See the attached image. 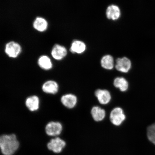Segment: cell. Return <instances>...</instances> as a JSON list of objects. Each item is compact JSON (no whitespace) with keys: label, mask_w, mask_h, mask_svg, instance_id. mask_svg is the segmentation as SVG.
<instances>
[{"label":"cell","mask_w":155,"mask_h":155,"mask_svg":"<svg viewBox=\"0 0 155 155\" xmlns=\"http://www.w3.org/2000/svg\"><path fill=\"white\" fill-rule=\"evenodd\" d=\"M19 146V141L15 134L3 135L0 137V146L3 155L14 154Z\"/></svg>","instance_id":"6da1fadb"},{"label":"cell","mask_w":155,"mask_h":155,"mask_svg":"<svg viewBox=\"0 0 155 155\" xmlns=\"http://www.w3.org/2000/svg\"><path fill=\"white\" fill-rule=\"evenodd\" d=\"M126 116L120 107H116L112 110L110 115V120L114 125H120L125 121Z\"/></svg>","instance_id":"7a4b0ae2"},{"label":"cell","mask_w":155,"mask_h":155,"mask_svg":"<svg viewBox=\"0 0 155 155\" xmlns=\"http://www.w3.org/2000/svg\"><path fill=\"white\" fill-rule=\"evenodd\" d=\"M63 127L59 122L52 121L49 122L45 127V131L48 135L55 137L61 134Z\"/></svg>","instance_id":"3957f363"},{"label":"cell","mask_w":155,"mask_h":155,"mask_svg":"<svg viewBox=\"0 0 155 155\" xmlns=\"http://www.w3.org/2000/svg\"><path fill=\"white\" fill-rule=\"evenodd\" d=\"M66 143L64 141L59 137L52 139L47 144L48 150L55 153H61L65 147Z\"/></svg>","instance_id":"277c9868"},{"label":"cell","mask_w":155,"mask_h":155,"mask_svg":"<svg viewBox=\"0 0 155 155\" xmlns=\"http://www.w3.org/2000/svg\"><path fill=\"white\" fill-rule=\"evenodd\" d=\"M21 50L20 46L15 42H9L5 46V53L9 57L17 58L20 54Z\"/></svg>","instance_id":"5b68a950"},{"label":"cell","mask_w":155,"mask_h":155,"mask_svg":"<svg viewBox=\"0 0 155 155\" xmlns=\"http://www.w3.org/2000/svg\"><path fill=\"white\" fill-rule=\"evenodd\" d=\"M131 62L128 58L124 57L116 60L115 68L120 72L127 73L130 69Z\"/></svg>","instance_id":"8992f818"},{"label":"cell","mask_w":155,"mask_h":155,"mask_svg":"<svg viewBox=\"0 0 155 155\" xmlns=\"http://www.w3.org/2000/svg\"><path fill=\"white\" fill-rule=\"evenodd\" d=\"M61 101L63 105L69 109H72L76 106L78 100L75 95L68 94L61 96Z\"/></svg>","instance_id":"52a82bcc"},{"label":"cell","mask_w":155,"mask_h":155,"mask_svg":"<svg viewBox=\"0 0 155 155\" xmlns=\"http://www.w3.org/2000/svg\"><path fill=\"white\" fill-rule=\"evenodd\" d=\"M42 90L46 94H55L59 91V86L55 81L48 80L46 81L42 85Z\"/></svg>","instance_id":"ba28073f"},{"label":"cell","mask_w":155,"mask_h":155,"mask_svg":"<svg viewBox=\"0 0 155 155\" xmlns=\"http://www.w3.org/2000/svg\"><path fill=\"white\" fill-rule=\"evenodd\" d=\"M25 105L31 112L38 111L40 107V99L36 95L29 96L25 101Z\"/></svg>","instance_id":"9c48e42d"},{"label":"cell","mask_w":155,"mask_h":155,"mask_svg":"<svg viewBox=\"0 0 155 155\" xmlns=\"http://www.w3.org/2000/svg\"><path fill=\"white\" fill-rule=\"evenodd\" d=\"M95 95L100 104H106L109 103L111 100V95L108 91L98 89L95 92Z\"/></svg>","instance_id":"30bf717a"},{"label":"cell","mask_w":155,"mask_h":155,"mask_svg":"<svg viewBox=\"0 0 155 155\" xmlns=\"http://www.w3.org/2000/svg\"><path fill=\"white\" fill-rule=\"evenodd\" d=\"M67 55L66 49L59 45H55L52 50V57L56 60L60 61L63 59Z\"/></svg>","instance_id":"8fae6325"},{"label":"cell","mask_w":155,"mask_h":155,"mask_svg":"<svg viewBox=\"0 0 155 155\" xmlns=\"http://www.w3.org/2000/svg\"><path fill=\"white\" fill-rule=\"evenodd\" d=\"M120 15V11L119 8L115 5H112L108 7L106 11V16L107 18L115 20L119 18Z\"/></svg>","instance_id":"7c38bea8"},{"label":"cell","mask_w":155,"mask_h":155,"mask_svg":"<svg viewBox=\"0 0 155 155\" xmlns=\"http://www.w3.org/2000/svg\"><path fill=\"white\" fill-rule=\"evenodd\" d=\"M93 119L96 121H100L105 117L106 112L104 110L98 106L93 107L91 111Z\"/></svg>","instance_id":"4fadbf2b"},{"label":"cell","mask_w":155,"mask_h":155,"mask_svg":"<svg viewBox=\"0 0 155 155\" xmlns=\"http://www.w3.org/2000/svg\"><path fill=\"white\" fill-rule=\"evenodd\" d=\"M38 64L39 66L45 70H49L53 67L51 60L47 56H42L39 58Z\"/></svg>","instance_id":"5bb4252c"},{"label":"cell","mask_w":155,"mask_h":155,"mask_svg":"<svg viewBox=\"0 0 155 155\" xmlns=\"http://www.w3.org/2000/svg\"><path fill=\"white\" fill-rule=\"evenodd\" d=\"M114 86L118 88L122 92H125L129 87V84L127 80L123 77H117L114 82Z\"/></svg>","instance_id":"9a60e30c"},{"label":"cell","mask_w":155,"mask_h":155,"mask_svg":"<svg viewBox=\"0 0 155 155\" xmlns=\"http://www.w3.org/2000/svg\"><path fill=\"white\" fill-rule=\"evenodd\" d=\"M86 46L83 42L75 41L73 42L71 48V51L73 53L81 54L86 50Z\"/></svg>","instance_id":"2e32d148"},{"label":"cell","mask_w":155,"mask_h":155,"mask_svg":"<svg viewBox=\"0 0 155 155\" xmlns=\"http://www.w3.org/2000/svg\"><path fill=\"white\" fill-rule=\"evenodd\" d=\"M34 28L39 31L43 32L47 28L48 23L45 19L41 17H38L33 25Z\"/></svg>","instance_id":"e0dca14e"},{"label":"cell","mask_w":155,"mask_h":155,"mask_svg":"<svg viewBox=\"0 0 155 155\" xmlns=\"http://www.w3.org/2000/svg\"><path fill=\"white\" fill-rule=\"evenodd\" d=\"M102 67L104 68L111 70L114 67V61L113 57L110 55H106L102 58L101 61Z\"/></svg>","instance_id":"ac0fdd59"},{"label":"cell","mask_w":155,"mask_h":155,"mask_svg":"<svg viewBox=\"0 0 155 155\" xmlns=\"http://www.w3.org/2000/svg\"><path fill=\"white\" fill-rule=\"evenodd\" d=\"M147 136L149 140L155 145V123L147 128Z\"/></svg>","instance_id":"d6986e66"}]
</instances>
